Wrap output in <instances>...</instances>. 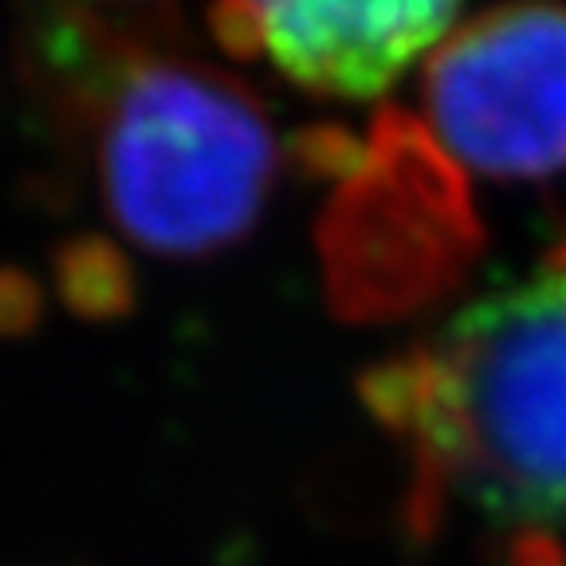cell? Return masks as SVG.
<instances>
[{"label":"cell","mask_w":566,"mask_h":566,"mask_svg":"<svg viewBox=\"0 0 566 566\" xmlns=\"http://www.w3.org/2000/svg\"><path fill=\"white\" fill-rule=\"evenodd\" d=\"M17 40L28 98L134 248L209 256L256 224L280 166L272 123L189 52L174 12L40 9Z\"/></svg>","instance_id":"cell-1"},{"label":"cell","mask_w":566,"mask_h":566,"mask_svg":"<svg viewBox=\"0 0 566 566\" xmlns=\"http://www.w3.org/2000/svg\"><path fill=\"white\" fill-rule=\"evenodd\" d=\"M363 394L409 452L421 527L449 500L527 539L566 527V272L480 295Z\"/></svg>","instance_id":"cell-2"},{"label":"cell","mask_w":566,"mask_h":566,"mask_svg":"<svg viewBox=\"0 0 566 566\" xmlns=\"http://www.w3.org/2000/svg\"><path fill=\"white\" fill-rule=\"evenodd\" d=\"M429 130L488 177L566 169V9L512 4L452 28L424 67Z\"/></svg>","instance_id":"cell-3"},{"label":"cell","mask_w":566,"mask_h":566,"mask_svg":"<svg viewBox=\"0 0 566 566\" xmlns=\"http://www.w3.org/2000/svg\"><path fill=\"white\" fill-rule=\"evenodd\" d=\"M457 17L452 4H224L209 24L229 55H268L311 95L374 98L441 48Z\"/></svg>","instance_id":"cell-4"},{"label":"cell","mask_w":566,"mask_h":566,"mask_svg":"<svg viewBox=\"0 0 566 566\" xmlns=\"http://www.w3.org/2000/svg\"><path fill=\"white\" fill-rule=\"evenodd\" d=\"M63 287L80 311H118L126 303V268L115 252L98 248L95 240L67 248L63 256Z\"/></svg>","instance_id":"cell-5"},{"label":"cell","mask_w":566,"mask_h":566,"mask_svg":"<svg viewBox=\"0 0 566 566\" xmlns=\"http://www.w3.org/2000/svg\"><path fill=\"white\" fill-rule=\"evenodd\" d=\"M551 268H558V272H566V232H563V240H558L555 256H551Z\"/></svg>","instance_id":"cell-6"}]
</instances>
